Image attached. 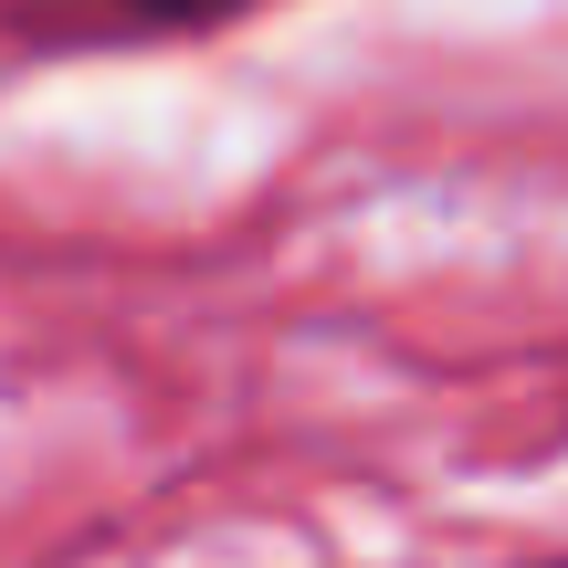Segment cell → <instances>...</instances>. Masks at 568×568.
Returning a JSON list of instances; mask_svg holds the SVG:
<instances>
[{"instance_id": "6da1fadb", "label": "cell", "mask_w": 568, "mask_h": 568, "mask_svg": "<svg viewBox=\"0 0 568 568\" xmlns=\"http://www.w3.org/2000/svg\"><path fill=\"white\" fill-rule=\"evenodd\" d=\"M105 11L148 21V32H201V21H232V11H253V0H105Z\"/></svg>"}, {"instance_id": "7a4b0ae2", "label": "cell", "mask_w": 568, "mask_h": 568, "mask_svg": "<svg viewBox=\"0 0 568 568\" xmlns=\"http://www.w3.org/2000/svg\"><path fill=\"white\" fill-rule=\"evenodd\" d=\"M548 568H568V558H548Z\"/></svg>"}]
</instances>
